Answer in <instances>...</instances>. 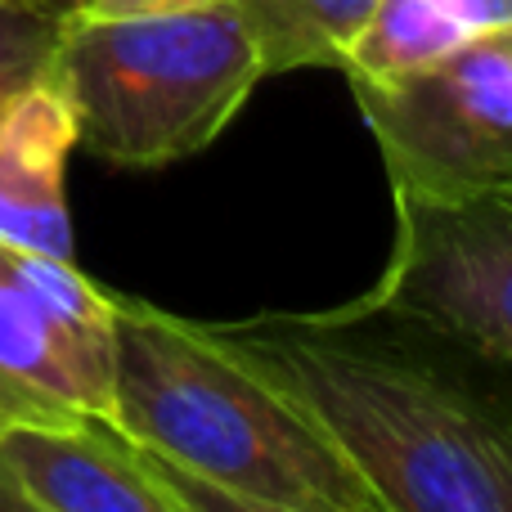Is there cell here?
I'll return each instance as SVG.
<instances>
[{"instance_id":"6da1fadb","label":"cell","mask_w":512,"mask_h":512,"mask_svg":"<svg viewBox=\"0 0 512 512\" xmlns=\"http://www.w3.org/2000/svg\"><path fill=\"white\" fill-rule=\"evenodd\" d=\"M203 328L337 445L382 512H512V364L369 292Z\"/></svg>"},{"instance_id":"7a4b0ae2","label":"cell","mask_w":512,"mask_h":512,"mask_svg":"<svg viewBox=\"0 0 512 512\" xmlns=\"http://www.w3.org/2000/svg\"><path fill=\"white\" fill-rule=\"evenodd\" d=\"M131 445L270 504L382 512L337 445L198 319L113 292V405Z\"/></svg>"},{"instance_id":"3957f363","label":"cell","mask_w":512,"mask_h":512,"mask_svg":"<svg viewBox=\"0 0 512 512\" xmlns=\"http://www.w3.org/2000/svg\"><path fill=\"white\" fill-rule=\"evenodd\" d=\"M77 149L108 167L158 171L221 140L265 81L230 0L140 18H72L54 63Z\"/></svg>"},{"instance_id":"277c9868","label":"cell","mask_w":512,"mask_h":512,"mask_svg":"<svg viewBox=\"0 0 512 512\" xmlns=\"http://www.w3.org/2000/svg\"><path fill=\"white\" fill-rule=\"evenodd\" d=\"M391 198L454 203L512 180V27L396 81H351Z\"/></svg>"},{"instance_id":"5b68a950","label":"cell","mask_w":512,"mask_h":512,"mask_svg":"<svg viewBox=\"0 0 512 512\" xmlns=\"http://www.w3.org/2000/svg\"><path fill=\"white\" fill-rule=\"evenodd\" d=\"M113 405V292L77 261L0 243V436Z\"/></svg>"},{"instance_id":"8992f818","label":"cell","mask_w":512,"mask_h":512,"mask_svg":"<svg viewBox=\"0 0 512 512\" xmlns=\"http://www.w3.org/2000/svg\"><path fill=\"white\" fill-rule=\"evenodd\" d=\"M369 297L512 364V180L454 203L396 198V239Z\"/></svg>"},{"instance_id":"52a82bcc","label":"cell","mask_w":512,"mask_h":512,"mask_svg":"<svg viewBox=\"0 0 512 512\" xmlns=\"http://www.w3.org/2000/svg\"><path fill=\"white\" fill-rule=\"evenodd\" d=\"M0 459L45 512H180L144 450L108 418L18 427L0 436Z\"/></svg>"},{"instance_id":"ba28073f","label":"cell","mask_w":512,"mask_h":512,"mask_svg":"<svg viewBox=\"0 0 512 512\" xmlns=\"http://www.w3.org/2000/svg\"><path fill=\"white\" fill-rule=\"evenodd\" d=\"M77 117L59 77H45L0 122V243L72 261L68 158Z\"/></svg>"},{"instance_id":"9c48e42d","label":"cell","mask_w":512,"mask_h":512,"mask_svg":"<svg viewBox=\"0 0 512 512\" xmlns=\"http://www.w3.org/2000/svg\"><path fill=\"white\" fill-rule=\"evenodd\" d=\"M248 27L261 72L342 68L355 32L378 0H230Z\"/></svg>"},{"instance_id":"30bf717a","label":"cell","mask_w":512,"mask_h":512,"mask_svg":"<svg viewBox=\"0 0 512 512\" xmlns=\"http://www.w3.org/2000/svg\"><path fill=\"white\" fill-rule=\"evenodd\" d=\"M468 41L441 0H378L342 59L346 81H396Z\"/></svg>"},{"instance_id":"8fae6325","label":"cell","mask_w":512,"mask_h":512,"mask_svg":"<svg viewBox=\"0 0 512 512\" xmlns=\"http://www.w3.org/2000/svg\"><path fill=\"white\" fill-rule=\"evenodd\" d=\"M77 0H0V122L54 72Z\"/></svg>"},{"instance_id":"7c38bea8","label":"cell","mask_w":512,"mask_h":512,"mask_svg":"<svg viewBox=\"0 0 512 512\" xmlns=\"http://www.w3.org/2000/svg\"><path fill=\"white\" fill-rule=\"evenodd\" d=\"M144 459H149L153 477L171 490V499L180 504V512H306V508L270 504V499H252V495H239V490L212 486V481L194 477V472L176 468V463L158 459V454H149V450H144Z\"/></svg>"},{"instance_id":"4fadbf2b","label":"cell","mask_w":512,"mask_h":512,"mask_svg":"<svg viewBox=\"0 0 512 512\" xmlns=\"http://www.w3.org/2000/svg\"><path fill=\"white\" fill-rule=\"evenodd\" d=\"M454 18L463 23V32H504L512 27V0H441Z\"/></svg>"},{"instance_id":"5bb4252c","label":"cell","mask_w":512,"mask_h":512,"mask_svg":"<svg viewBox=\"0 0 512 512\" xmlns=\"http://www.w3.org/2000/svg\"><path fill=\"white\" fill-rule=\"evenodd\" d=\"M189 5H203V0H77V18H140Z\"/></svg>"},{"instance_id":"9a60e30c","label":"cell","mask_w":512,"mask_h":512,"mask_svg":"<svg viewBox=\"0 0 512 512\" xmlns=\"http://www.w3.org/2000/svg\"><path fill=\"white\" fill-rule=\"evenodd\" d=\"M0 512H45L23 486H18V477L9 472L5 459H0Z\"/></svg>"}]
</instances>
